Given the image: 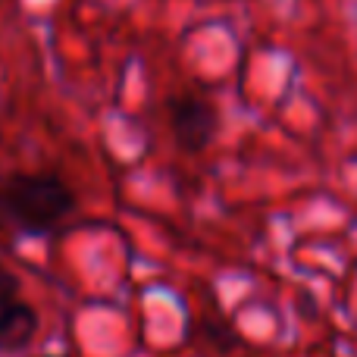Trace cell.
Wrapping results in <instances>:
<instances>
[{"label": "cell", "mask_w": 357, "mask_h": 357, "mask_svg": "<svg viewBox=\"0 0 357 357\" xmlns=\"http://www.w3.org/2000/svg\"><path fill=\"white\" fill-rule=\"evenodd\" d=\"M75 210V191L56 173H10L0 178V216L25 235H47Z\"/></svg>", "instance_id": "1"}, {"label": "cell", "mask_w": 357, "mask_h": 357, "mask_svg": "<svg viewBox=\"0 0 357 357\" xmlns=\"http://www.w3.org/2000/svg\"><path fill=\"white\" fill-rule=\"evenodd\" d=\"M169 113V129H173L176 144L185 154H201L213 144L216 126H220V113L204 94L197 91H178L167 100Z\"/></svg>", "instance_id": "2"}, {"label": "cell", "mask_w": 357, "mask_h": 357, "mask_svg": "<svg viewBox=\"0 0 357 357\" xmlns=\"http://www.w3.org/2000/svg\"><path fill=\"white\" fill-rule=\"evenodd\" d=\"M38 310L29 301L16 298L6 307H0V354H19L35 342L38 335Z\"/></svg>", "instance_id": "3"}, {"label": "cell", "mask_w": 357, "mask_h": 357, "mask_svg": "<svg viewBox=\"0 0 357 357\" xmlns=\"http://www.w3.org/2000/svg\"><path fill=\"white\" fill-rule=\"evenodd\" d=\"M19 289H22V285H19V279L13 276L10 270H3V266H0V307H6V304L16 301V298H22V295H19Z\"/></svg>", "instance_id": "4"}]
</instances>
